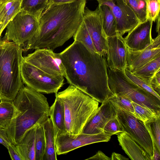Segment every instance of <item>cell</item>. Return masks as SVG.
<instances>
[{
  "label": "cell",
  "mask_w": 160,
  "mask_h": 160,
  "mask_svg": "<svg viewBox=\"0 0 160 160\" xmlns=\"http://www.w3.org/2000/svg\"><path fill=\"white\" fill-rule=\"evenodd\" d=\"M1 0H0V2L1 1Z\"/></svg>",
  "instance_id": "obj_46"
},
{
  "label": "cell",
  "mask_w": 160,
  "mask_h": 160,
  "mask_svg": "<svg viewBox=\"0 0 160 160\" xmlns=\"http://www.w3.org/2000/svg\"><path fill=\"white\" fill-rule=\"evenodd\" d=\"M160 0H147V19L156 21L160 12Z\"/></svg>",
  "instance_id": "obj_33"
},
{
  "label": "cell",
  "mask_w": 160,
  "mask_h": 160,
  "mask_svg": "<svg viewBox=\"0 0 160 160\" xmlns=\"http://www.w3.org/2000/svg\"><path fill=\"white\" fill-rule=\"evenodd\" d=\"M124 71L127 76L134 83L160 100V95L154 91L150 84L136 76L127 68L125 69Z\"/></svg>",
  "instance_id": "obj_32"
},
{
  "label": "cell",
  "mask_w": 160,
  "mask_h": 160,
  "mask_svg": "<svg viewBox=\"0 0 160 160\" xmlns=\"http://www.w3.org/2000/svg\"><path fill=\"white\" fill-rule=\"evenodd\" d=\"M112 135L104 132L96 134L81 133L76 135L67 133L57 136L55 139L57 155L65 154L81 147L101 142H108Z\"/></svg>",
  "instance_id": "obj_11"
},
{
  "label": "cell",
  "mask_w": 160,
  "mask_h": 160,
  "mask_svg": "<svg viewBox=\"0 0 160 160\" xmlns=\"http://www.w3.org/2000/svg\"><path fill=\"white\" fill-rule=\"evenodd\" d=\"M109 100L112 103L133 114L134 111L132 101L127 97L122 95H114Z\"/></svg>",
  "instance_id": "obj_31"
},
{
  "label": "cell",
  "mask_w": 160,
  "mask_h": 160,
  "mask_svg": "<svg viewBox=\"0 0 160 160\" xmlns=\"http://www.w3.org/2000/svg\"><path fill=\"white\" fill-rule=\"evenodd\" d=\"M119 144L131 159L151 160L150 156L126 132L116 134Z\"/></svg>",
  "instance_id": "obj_18"
},
{
  "label": "cell",
  "mask_w": 160,
  "mask_h": 160,
  "mask_svg": "<svg viewBox=\"0 0 160 160\" xmlns=\"http://www.w3.org/2000/svg\"><path fill=\"white\" fill-rule=\"evenodd\" d=\"M108 81L114 95H122L132 102L146 107L160 115V100L132 82L124 70L111 68L107 66Z\"/></svg>",
  "instance_id": "obj_6"
},
{
  "label": "cell",
  "mask_w": 160,
  "mask_h": 160,
  "mask_svg": "<svg viewBox=\"0 0 160 160\" xmlns=\"http://www.w3.org/2000/svg\"><path fill=\"white\" fill-rule=\"evenodd\" d=\"M150 84L154 91L160 95V71H158L152 78Z\"/></svg>",
  "instance_id": "obj_37"
},
{
  "label": "cell",
  "mask_w": 160,
  "mask_h": 160,
  "mask_svg": "<svg viewBox=\"0 0 160 160\" xmlns=\"http://www.w3.org/2000/svg\"><path fill=\"white\" fill-rule=\"evenodd\" d=\"M86 160H111V159L101 151H99L95 155Z\"/></svg>",
  "instance_id": "obj_40"
},
{
  "label": "cell",
  "mask_w": 160,
  "mask_h": 160,
  "mask_svg": "<svg viewBox=\"0 0 160 160\" xmlns=\"http://www.w3.org/2000/svg\"><path fill=\"white\" fill-rule=\"evenodd\" d=\"M17 112L13 101H1L0 127L7 128Z\"/></svg>",
  "instance_id": "obj_25"
},
{
  "label": "cell",
  "mask_w": 160,
  "mask_h": 160,
  "mask_svg": "<svg viewBox=\"0 0 160 160\" xmlns=\"http://www.w3.org/2000/svg\"><path fill=\"white\" fill-rule=\"evenodd\" d=\"M15 0H10L3 3H0V37L4 29L3 20L5 14L13 3Z\"/></svg>",
  "instance_id": "obj_36"
},
{
  "label": "cell",
  "mask_w": 160,
  "mask_h": 160,
  "mask_svg": "<svg viewBox=\"0 0 160 160\" xmlns=\"http://www.w3.org/2000/svg\"><path fill=\"white\" fill-rule=\"evenodd\" d=\"M55 98L49 111V117L53 126L55 139L58 135L67 133L63 104L56 95Z\"/></svg>",
  "instance_id": "obj_20"
},
{
  "label": "cell",
  "mask_w": 160,
  "mask_h": 160,
  "mask_svg": "<svg viewBox=\"0 0 160 160\" xmlns=\"http://www.w3.org/2000/svg\"><path fill=\"white\" fill-rule=\"evenodd\" d=\"M73 37L74 41L81 42L90 52L97 53L91 37L82 20Z\"/></svg>",
  "instance_id": "obj_26"
},
{
  "label": "cell",
  "mask_w": 160,
  "mask_h": 160,
  "mask_svg": "<svg viewBox=\"0 0 160 160\" xmlns=\"http://www.w3.org/2000/svg\"><path fill=\"white\" fill-rule=\"evenodd\" d=\"M103 29L107 37L117 35V23L111 9L106 5L98 6Z\"/></svg>",
  "instance_id": "obj_22"
},
{
  "label": "cell",
  "mask_w": 160,
  "mask_h": 160,
  "mask_svg": "<svg viewBox=\"0 0 160 160\" xmlns=\"http://www.w3.org/2000/svg\"><path fill=\"white\" fill-rule=\"evenodd\" d=\"M22 0H15L13 3L6 12L3 20L4 29L15 16L21 10Z\"/></svg>",
  "instance_id": "obj_34"
},
{
  "label": "cell",
  "mask_w": 160,
  "mask_h": 160,
  "mask_svg": "<svg viewBox=\"0 0 160 160\" xmlns=\"http://www.w3.org/2000/svg\"><path fill=\"white\" fill-rule=\"evenodd\" d=\"M108 50L107 65L109 68L124 70L127 67V47L124 38L118 34L107 37Z\"/></svg>",
  "instance_id": "obj_14"
},
{
  "label": "cell",
  "mask_w": 160,
  "mask_h": 160,
  "mask_svg": "<svg viewBox=\"0 0 160 160\" xmlns=\"http://www.w3.org/2000/svg\"><path fill=\"white\" fill-rule=\"evenodd\" d=\"M153 154L151 160H160V151L158 150L155 144L152 142Z\"/></svg>",
  "instance_id": "obj_41"
},
{
  "label": "cell",
  "mask_w": 160,
  "mask_h": 160,
  "mask_svg": "<svg viewBox=\"0 0 160 160\" xmlns=\"http://www.w3.org/2000/svg\"><path fill=\"white\" fill-rule=\"evenodd\" d=\"M153 22L147 19L140 22L124 38L127 47L134 51L143 49L153 41L151 31Z\"/></svg>",
  "instance_id": "obj_16"
},
{
  "label": "cell",
  "mask_w": 160,
  "mask_h": 160,
  "mask_svg": "<svg viewBox=\"0 0 160 160\" xmlns=\"http://www.w3.org/2000/svg\"><path fill=\"white\" fill-rule=\"evenodd\" d=\"M20 72L22 82L41 93L56 94L64 84L63 76L49 74L27 62L23 57L21 62Z\"/></svg>",
  "instance_id": "obj_7"
},
{
  "label": "cell",
  "mask_w": 160,
  "mask_h": 160,
  "mask_svg": "<svg viewBox=\"0 0 160 160\" xmlns=\"http://www.w3.org/2000/svg\"><path fill=\"white\" fill-rule=\"evenodd\" d=\"M98 5H106L111 9L117 23L118 34L122 36L140 23L133 11L124 0H96Z\"/></svg>",
  "instance_id": "obj_12"
},
{
  "label": "cell",
  "mask_w": 160,
  "mask_h": 160,
  "mask_svg": "<svg viewBox=\"0 0 160 160\" xmlns=\"http://www.w3.org/2000/svg\"><path fill=\"white\" fill-rule=\"evenodd\" d=\"M59 54L69 84L101 103L114 95L108 84L106 54L92 53L75 41Z\"/></svg>",
  "instance_id": "obj_1"
},
{
  "label": "cell",
  "mask_w": 160,
  "mask_h": 160,
  "mask_svg": "<svg viewBox=\"0 0 160 160\" xmlns=\"http://www.w3.org/2000/svg\"><path fill=\"white\" fill-rule=\"evenodd\" d=\"M112 104L116 118L122 132H127L144 150L151 159L153 154L152 142L145 124L131 112Z\"/></svg>",
  "instance_id": "obj_8"
},
{
  "label": "cell",
  "mask_w": 160,
  "mask_h": 160,
  "mask_svg": "<svg viewBox=\"0 0 160 160\" xmlns=\"http://www.w3.org/2000/svg\"><path fill=\"white\" fill-rule=\"evenodd\" d=\"M103 132L112 135L122 132L116 117L109 121L104 127Z\"/></svg>",
  "instance_id": "obj_35"
},
{
  "label": "cell",
  "mask_w": 160,
  "mask_h": 160,
  "mask_svg": "<svg viewBox=\"0 0 160 160\" xmlns=\"http://www.w3.org/2000/svg\"><path fill=\"white\" fill-rule=\"evenodd\" d=\"M82 20L91 37L97 52L102 55L106 54L108 50L107 37L103 29L98 7L94 11L85 7Z\"/></svg>",
  "instance_id": "obj_13"
},
{
  "label": "cell",
  "mask_w": 160,
  "mask_h": 160,
  "mask_svg": "<svg viewBox=\"0 0 160 160\" xmlns=\"http://www.w3.org/2000/svg\"><path fill=\"white\" fill-rule=\"evenodd\" d=\"M156 21V31L157 32H160V15L157 17Z\"/></svg>",
  "instance_id": "obj_44"
},
{
  "label": "cell",
  "mask_w": 160,
  "mask_h": 160,
  "mask_svg": "<svg viewBox=\"0 0 160 160\" xmlns=\"http://www.w3.org/2000/svg\"><path fill=\"white\" fill-rule=\"evenodd\" d=\"M111 160H129L128 158L125 157L123 156L116 152H113L112 153L111 158Z\"/></svg>",
  "instance_id": "obj_43"
},
{
  "label": "cell",
  "mask_w": 160,
  "mask_h": 160,
  "mask_svg": "<svg viewBox=\"0 0 160 160\" xmlns=\"http://www.w3.org/2000/svg\"><path fill=\"white\" fill-rule=\"evenodd\" d=\"M86 0L48 6L39 18L38 32L27 41L26 51L46 48L53 50L73 36L82 20Z\"/></svg>",
  "instance_id": "obj_2"
},
{
  "label": "cell",
  "mask_w": 160,
  "mask_h": 160,
  "mask_svg": "<svg viewBox=\"0 0 160 160\" xmlns=\"http://www.w3.org/2000/svg\"><path fill=\"white\" fill-rule=\"evenodd\" d=\"M160 115L151 121L145 124L152 140L160 151Z\"/></svg>",
  "instance_id": "obj_29"
},
{
  "label": "cell",
  "mask_w": 160,
  "mask_h": 160,
  "mask_svg": "<svg viewBox=\"0 0 160 160\" xmlns=\"http://www.w3.org/2000/svg\"><path fill=\"white\" fill-rule=\"evenodd\" d=\"M21 45L0 39V100L13 101L22 86L20 67Z\"/></svg>",
  "instance_id": "obj_5"
},
{
  "label": "cell",
  "mask_w": 160,
  "mask_h": 160,
  "mask_svg": "<svg viewBox=\"0 0 160 160\" xmlns=\"http://www.w3.org/2000/svg\"><path fill=\"white\" fill-rule=\"evenodd\" d=\"M76 0H49L48 6L52 5H57L68 3Z\"/></svg>",
  "instance_id": "obj_42"
},
{
  "label": "cell",
  "mask_w": 160,
  "mask_h": 160,
  "mask_svg": "<svg viewBox=\"0 0 160 160\" xmlns=\"http://www.w3.org/2000/svg\"><path fill=\"white\" fill-rule=\"evenodd\" d=\"M0 143L7 148L11 143L8 137L6 129L1 127H0Z\"/></svg>",
  "instance_id": "obj_39"
},
{
  "label": "cell",
  "mask_w": 160,
  "mask_h": 160,
  "mask_svg": "<svg viewBox=\"0 0 160 160\" xmlns=\"http://www.w3.org/2000/svg\"><path fill=\"white\" fill-rule=\"evenodd\" d=\"M159 71H160V56L156 57L142 67L131 72L150 84L152 79Z\"/></svg>",
  "instance_id": "obj_23"
},
{
  "label": "cell",
  "mask_w": 160,
  "mask_h": 160,
  "mask_svg": "<svg viewBox=\"0 0 160 160\" xmlns=\"http://www.w3.org/2000/svg\"><path fill=\"white\" fill-rule=\"evenodd\" d=\"M10 0H1V1L0 2V3H4L5 2H6Z\"/></svg>",
  "instance_id": "obj_45"
},
{
  "label": "cell",
  "mask_w": 160,
  "mask_h": 160,
  "mask_svg": "<svg viewBox=\"0 0 160 160\" xmlns=\"http://www.w3.org/2000/svg\"><path fill=\"white\" fill-rule=\"evenodd\" d=\"M39 27L38 19L21 10L7 25L3 39L21 45L38 32Z\"/></svg>",
  "instance_id": "obj_9"
},
{
  "label": "cell",
  "mask_w": 160,
  "mask_h": 160,
  "mask_svg": "<svg viewBox=\"0 0 160 160\" xmlns=\"http://www.w3.org/2000/svg\"><path fill=\"white\" fill-rule=\"evenodd\" d=\"M134 112L133 114L144 124L153 120L158 115L149 108L132 102Z\"/></svg>",
  "instance_id": "obj_28"
},
{
  "label": "cell",
  "mask_w": 160,
  "mask_h": 160,
  "mask_svg": "<svg viewBox=\"0 0 160 160\" xmlns=\"http://www.w3.org/2000/svg\"><path fill=\"white\" fill-rule=\"evenodd\" d=\"M13 102L17 112L6 130L11 143L16 145L28 130L49 118L50 107L43 94L23 85Z\"/></svg>",
  "instance_id": "obj_3"
},
{
  "label": "cell",
  "mask_w": 160,
  "mask_h": 160,
  "mask_svg": "<svg viewBox=\"0 0 160 160\" xmlns=\"http://www.w3.org/2000/svg\"><path fill=\"white\" fill-rule=\"evenodd\" d=\"M55 94L63 104L67 133L72 135L81 133L96 112L99 102L71 84Z\"/></svg>",
  "instance_id": "obj_4"
},
{
  "label": "cell",
  "mask_w": 160,
  "mask_h": 160,
  "mask_svg": "<svg viewBox=\"0 0 160 160\" xmlns=\"http://www.w3.org/2000/svg\"><path fill=\"white\" fill-rule=\"evenodd\" d=\"M101 103L94 115L84 128L82 133L93 134L103 132L107 123L116 117L113 106L109 99Z\"/></svg>",
  "instance_id": "obj_17"
},
{
  "label": "cell",
  "mask_w": 160,
  "mask_h": 160,
  "mask_svg": "<svg viewBox=\"0 0 160 160\" xmlns=\"http://www.w3.org/2000/svg\"><path fill=\"white\" fill-rule=\"evenodd\" d=\"M42 124L44 130L45 143L44 160H57L54 132L50 118H49Z\"/></svg>",
  "instance_id": "obj_21"
},
{
  "label": "cell",
  "mask_w": 160,
  "mask_h": 160,
  "mask_svg": "<svg viewBox=\"0 0 160 160\" xmlns=\"http://www.w3.org/2000/svg\"><path fill=\"white\" fill-rule=\"evenodd\" d=\"M49 0H22L21 10L39 19L48 7Z\"/></svg>",
  "instance_id": "obj_24"
},
{
  "label": "cell",
  "mask_w": 160,
  "mask_h": 160,
  "mask_svg": "<svg viewBox=\"0 0 160 160\" xmlns=\"http://www.w3.org/2000/svg\"><path fill=\"white\" fill-rule=\"evenodd\" d=\"M35 160H44L45 152V143L44 130L42 124H38L36 131Z\"/></svg>",
  "instance_id": "obj_27"
},
{
  "label": "cell",
  "mask_w": 160,
  "mask_h": 160,
  "mask_svg": "<svg viewBox=\"0 0 160 160\" xmlns=\"http://www.w3.org/2000/svg\"><path fill=\"white\" fill-rule=\"evenodd\" d=\"M7 148L11 159L12 160H22V159L18 153L15 145L11 143L8 147Z\"/></svg>",
  "instance_id": "obj_38"
},
{
  "label": "cell",
  "mask_w": 160,
  "mask_h": 160,
  "mask_svg": "<svg viewBox=\"0 0 160 160\" xmlns=\"http://www.w3.org/2000/svg\"><path fill=\"white\" fill-rule=\"evenodd\" d=\"M38 124L28 130L19 143L15 145L22 160H35L36 131Z\"/></svg>",
  "instance_id": "obj_19"
},
{
  "label": "cell",
  "mask_w": 160,
  "mask_h": 160,
  "mask_svg": "<svg viewBox=\"0 0 160 160\" xmlns=\"http://www.w3.org/2000/svg\"><path fill=\"white\" fill-rule=\"evenodd\" d=\"M146 48L134 51L127 47V67L130 71L143 66L157 56H160V33Z\"/></svg>",
  "instance_id": "obj_15"
},
{
  "label": "cell",
  "mask_w": 160,
  "mask_h": 160,
  "mask_svg": "<svg viewBox=\"0 0 160 160\" xmlns=\"http://www.w3.org/2000/svg\"><path fill=\"white\" fill-rule=\"evenodd\" d=\"M23 58L28 63L49 74L66 78L65 68L59 53H55L51 49H36Z\"/></svg>",
  "instance_id": "obj_10"
},
{
  "label": "cell",
  "mask_w": 160,
  "mask_h": 160,
  "mask_svg": "<svg viewBox=\"0 0 160 160\" xmlns=\"http://www.w3.org/2000/svg\"><path fill=\"white\" fill-rule=\"evenodd\" d=\"M133 11L140 22L147 20V0H124Z\"/></svg>",
  "instance_id": "obj_30"
}]
</instances>
